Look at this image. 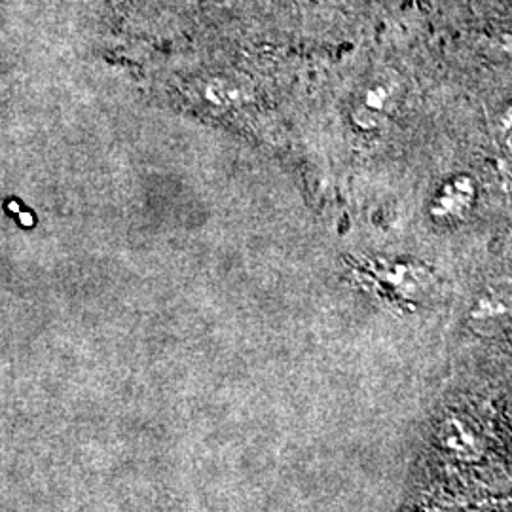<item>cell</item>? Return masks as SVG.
I'll return each mask as SVG.
<instances>
[{"label": "cell", "mask_w": 512, "mask_h": 512, "mask_svg": "<svg viewBox=\"0 0 512 512\" xmlns=\"http://www.w3.org/2000/svg\"><path fill=\"white\" fill-rule=\"evenodd\" d=\"M23 222H25V224H29V222H33V220H29V215H23Z\"/></svg>", "instance_id": "cell-1"}]
</instances>
